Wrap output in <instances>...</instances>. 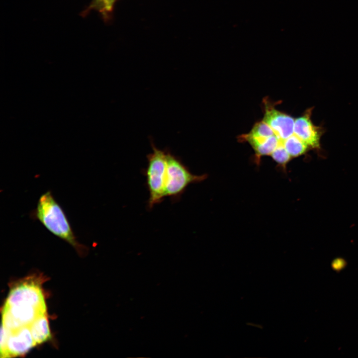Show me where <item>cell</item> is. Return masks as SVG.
<instances>
[{"label": "cell", "mask_w": 358, "mask_h": 358, "mask_svg": "<svg viewBox=\"0 0 358 358\" xmlns=\"http://www.w3.org/2000/svg\"><path fill=\"white\" fill-rule=\"evenodd\" d=\"M280 145V141L275 134L268 137L264 142L253 148L258 157L271 155L274 150Z\"/></svg>", "instance_id": "cell-11"}, {"label": "cell", "mask_w": 358, "mask_h": 358, "mask_svg": "<svg viewBox=\"0 0 358 358\" xmlns=\"http://www.w3.org/2000/svg\"><path fill=\"white\" fill-rule=\"evenodd\" d=\"M283 146L291 158L303 154L308 147L306 144L295 134L284 140Z\"/></svg>", "instance_id": "cell-10"}, {"label": "cell", "mask_w": 358, "mask_h": 358, "mask_svg": "<svg viewBox=\"0 0 358 358\" xmlns=\"http://www.w3.org/2000/svg\"><path fill=\"white\" fill-rule=\"evenodd\" d=\"M247 134L255 137H268L275 134V133L268 124L262 120L255 123Z\"/></svg>", "instance_id": "cell-12"}, {"label": "cell", "mask_w": 358, "mask_h": 358, "mask_svg": "<svg viewBox=\"0 0 358 358\" xmlns=\"http://www.w3.org/2000/svg\"><path fill=\"white\" fill-rule=\"evenodd\" d=\"M264 103L265 114L263 120L271 127L280 141V145L283 146L284 140L293 134L295 120L292 116L276 109L267 98L264 100Z\"/></svg>", "instance_id": "cell-6"}, {"label": "cell", "mask_w": 358, "mask_h": 358, "mask_svg": "<svg viewBox=\"0 0 358 358\" xmlns=\"http://www.w3.org/2000/svg\"><path fill=\"white\" fill-rule=\"evenodd\" d=\"M35 346L28 326L10 331L7 342L8 357L23 356Z\"/></svg>", "instance_id": "cell-8"}, {"label": "cell", "mask_w": 358, "mask_h": 358, "mask_svg": "<svg viewBox=\"0 0 358 358\" xmlns=\"http://www.w3.org/2000/svg\"><path fill=\"white\" fill-rule=\"evenodd\" d=\"M28 326L36 345L51 338L47 313L38 317Z\"/></svg>", "instance_id": "cell-9"}, {"label": "cell", "mask_w": 358, "mask_h": 358, "mask_svg": "<svg viewBox=\"0 0 358 358\" xmlns=\"http://www.w3.org/2000/svg\"><path fill=\"white\" fill-rule=\"evenodd\" d=\"M10 333V330L7 329L1 324L0 342V352L1 358L8 357L7 350V342Z\"/></svg>", "instance_id": "cell-14"}, {"label": "cell", "mask_w": 358, "mask_h": 358, "mask_svg": "<svg viewBox=\"0 0 358 358\" xmlns=\"http://www.w3.org/2000/svg\"><path fill=\"white\" fill-rule=\"evenodd\" d=\"M32 215L50 232L70 244L79 254L87 251L86 247L77 240L64 211L50 190L40 196Z\"/></svg>", "instance_id": "cell-1"}, {"label": "cell", "mask_w": 358, "mask_h": 358, "mask_svg": "<svg viewBox=\"0 0 358 358\" xmlns=\"http://www.w3.org/2000/svg\"><path fill=\"white\" fill-rule=\"evenodd\" d=\"M270 156L277 163L282 166L285 165L291 159L284 147L281 145L274 150Z\"/></svg>", "instance_id": "cell-13"}, {"label": "cell", "mask_w": 358, "mask_h": 358, "mask_svg": "<svg viewBox=\"0 0 358 358\" xmlns=\"http://www.w3.org/2000/svg\"><path fill=\"white\" fill-rule=\"evenodd\" d=\"M153 151L147 156V166L143 171L149 193L148 208L162 202L165 195L167 168V151L158 149L151 143Z\"/></svg>", "instance_id": "cell-2"}, {"label": "cell", "mask_w": 358, "mask_h": 358, "mask_svg": "<svg viewBox=\"0 0 358 358\" xmlns=\"http://www.w3.org/2000/svg\"><path fill=\"white\" fill-rule=\"evenodd\" d=\"M312 108L307 109L301 116L295 120L294 133L308 147H320L322 130L314 125L311 119Z\"/></svg>", "instance_id": "cell-7"}, {"label": "cell", "mask_w": 358, "mask_h": 358, "mask_svg": "<svg viewBox=\"0 0 358 358\" xmlns=\"http://www.w3.org/2000/svg\"><path fill=\"white\" fill-rule=\"evenodd\" d=\"M46 313V309L32 306L4 305L2 311V324L10 331L29 326L39 316Z\"/></svg>", "instance_id": "cell-5"}, {"label": "cell", "mask_w": 358, "mask_h": 358, "mask_svg": "<svg viewBox=\"0 0 358 358\" xmlns=\"http://www.w3.org/2000/svg\"><path fill=\"white\" fill-rule=\"evenodd\" d=\"M206 177V175L192 174L179 157L167 151L165 195L172 202L179 201L189 185L199 182Z\"/></svg>", "instance_id": "cell-3"}, {"label": "cell", "mask_w": 358, "mask_h": 358, "mask_svg": "<svg viewBox=\"0 0 358 358\" xmlns=\"http://www.w3.org/2000/svg\"><path fill=\"white\" fill-rule=\"evenodd\" d=\"M32 306L46 309L39 278L27 277L11 287L4 305Z\"/></svg>", "instance_id": "cell-4"}]
</instances>
